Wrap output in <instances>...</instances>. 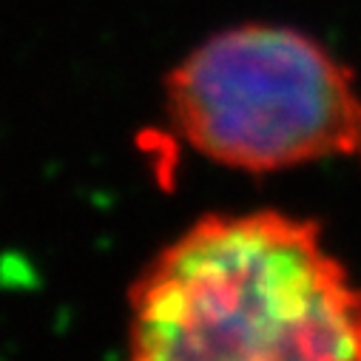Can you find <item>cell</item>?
Instances as JSON below:
<instances>
[{
    "instance_id": "cell-1",
    "label": "cell",
    "mask_w": 361,
    "mask_h": 361,
    "mask_svg": "<svg viewBox=\"0 0 361 361\" xmlns=\"http://www.w3.org/2000/svg\"><path fill=\"white\" fill-rule=\"evenodd\" d=\"M126 302V361H361V282L310 216H200Z\"/></svg>"
},
{
    "instance_id": "cell-2",
    "label": "cell",
    "mask_w": 361,
    "mask_h": 361,
    "mask_svg": "<svg viewBox=\"0 0 361 361\" xmlns=\"http://www.w3.org/2000/svg\"><path fill=\"white\" fill-rule=\"evenodd\" d=\"M162 109L179 140L228 171L361 168L358 74L290 23L242 20L205 35L165 71Z\"/></svg>"
}]
</instances>
